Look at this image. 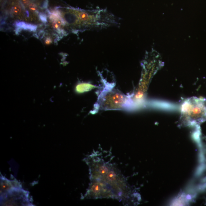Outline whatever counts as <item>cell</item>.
I'll return each instance as SVG.
<instances>
[{"label": "cell", "instance_id": "277c9868", "mask_svg": "<svg viewBox=\"0 0 206 206\" xmlns=\"http://www.w3.org/2000/svg\"><path fill=\"white\" fill-rule=\"evenodd\" d=\"M129 101L127 97L121 92L111 91L106 92L100 99V106L104 110L123 109L127 107Z\"/></svg>", "mask_w": 206, "mask_h": 206}, {"label": "cell", "instance_id": "3957f363", "mask_svg": "<svg viewBox=\"0 0 206 206\" xmlns=\"http://www.w3.org/2000/svg\"><path fill=\"white\" fill-rule=\"evenodd\" d=\"M29 192L22 188H15L1 195V206H33Z\"/></svg>", "mask_w": 206, "mask_h": 206}, {"label": "cell", "instance_id": "8992f818", "mask_svg": "<svg viewBox=\"0 0 206 206\" xmlns=\"http://www.w3.org/2000/svg\"><path fill=\"white\" fill-rule=\"evenodd\" d=\"M96 87L95 85L88 83H83L77 85L76 87V90L77 92H83L85 91H88Z\"/></svg>", "mask_w": 206, "mask_h": 206}, {"label": "cell", "instance_id": "30bf717a", "mask_svg": "<svg viewBox=\"0 0 206 206\" xmlns=\"http://www.w3.org/2000/svg\"><path fill=\"white\" fill-rule=\"evenodd\" d=\"M52 43V40L50 38H47L45 41V43L46 45L50 44Z\"/></svg>", "mask_w": 206, "mask_h": 206}, {"label": "cell", "instance_id": "5b68a950", "mask_svg": "<svg viewBox=\"0 0 206 206\" xmlns=\"http://www.w3.org/2000/svg\"><path fill=\"white\" fill-rule=\"evenodd\" d=\"M0 180L1 195L5 194L15 188H22V184L17 179L9 180L1 174Z\"/></svg>", "mask_w": 206, "mask_h": 206}, {"label": "cell", "instance_id": "9c48e42d", "mask_svg": "<svg viewBox=\"0 0 206 206\" xmlns=\"http://www.w3.org/2000/svg\"><path fill=\"white\" fill-rule=\"evenodd\" d=\"M52 26H53V28L54 29L60 30V26L59 25V24H57L56 22H53V24H52Z\"/></svg>", "mask_w": 206, "mask_h": 206}, {"label": "cell", "instance_id": "7a4b0ae2", "mask_svg": "<svg viewBox=\"0 0 206 206\" xmlns=\"http://www.w3.org/2000/svg\"><path fill=\"white\" fill-rule=\"evenodd\" d=\"M206 120V99L192 97L181 105L180 124L183 126L199 124Z\"/></svg>", "mask_w": 206, "mask_h": 206}, {"label": "cell", "instance_id": "6da1fadb", "mask_svg": "<svg viewBox=\"0 0 206 206\" xmlns=\"http://www.w3.org/2000/svg\"><path fill=\"white\" fill-rule=\"evenodd\" d=\"M88 166L90 182L83 199H112L128 205L134 194L125 176L112 162L109 151L99 147L84 158Z\"/></svg>", "mask_w": 206, "mask_h": 206}, {"label": "cell", "instance_id": "ba28073f", "mask_svg": "<svg viewBox=\"0 0 206 206\" xmlns=\"http://www.w3.org/2000/svg\"><path fill=\"white\" fill-rule=\"evenodd\" d=\"M29 8L30 10L33 12H36L38 10V7L34 3H30L29 5Z\"/></svg>", "mask_w": 206, "mask_h": 206}, {"label": "cell", "instance_id": "8fae6325", "mask_svg": "<svg viewBox=\"0 0 206 206\" xmlns=\"http://www.w3.org/2000/svg\"><path fill=\"white\" fill-rule=\"evenodd\" d=\"M22 2L24 5L29 6L30 4V0H22Z\"/></svg>", "mask_w": 206, "mask_h": 206}, {"label": "cell", "instance_id": "52a82bcc", "mask_svg": "<svg viewBox=\"0 0 206 206\" xmlns=\"http://www.w3.org/2000/svg\"><path fill=\"white\" fill-rule=\"evenodd\" d=\"M22 11V8L18 5L14 6L12 8V12L15 15L20 14Z\"/></svg>", "mask_w": 206, "mask_h": 206}]
</instances>
